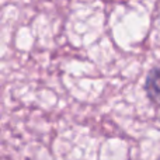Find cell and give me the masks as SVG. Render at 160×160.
Instances as JSON below:
<instances>
[{"mask_svg": "<svg viewBox=\"0 0 160 160\" xmlns=\"http://www.w3.org/2000/svg\"><path fill=\"white\" fill-rule=\"evenodd\" d=\"M145 88L149 98L156 104H160V68H156L149 73Z\"/></svg>", "mask_w": 160, "mask_h": 160, "instance_id": "cell-1", "label": "cell"}]
</instances>
